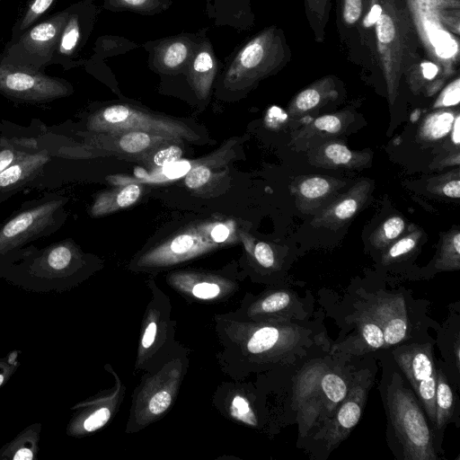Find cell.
Here are the masks:
<instances>
[{"instance_id":"obj_1","label":"cell","mask_w":460,"mask_h":460,"mask_svg":"<svg viewBox=\"0 0 460 460\" xmlns=\"http://www.w3.org/2000/svg\"><path fill=\"white\" fill-rule=\"evenodd\" d=\"M373 67L381 73L390 97L402 76L422 77L429 62L403 0H374Z\"/></svg>"},{"instance_id":"obj_2","label":"cell","mask_w":460,"mask_h":460,"mask_svg":"<svg viewBox=\"0 0 460 460\" xmlns=\"http://www.w3.org/2000/svg\"><path fill=\"white\" fill-rule=\"evenodd\" d=\"M85 256L72 239L43 248L23 246L0 255V278L26 291L61 293L76 281Z\"/></svg>"},{"instance_id":"obj_3","label":"cell","mask_w":460,"mask_h":460,"mask_svg":"<svg viewBox=\"0 0 460 460\" xmlns=\"http://www.w3.org/2000/svg\"><path fill=\"white\" fill-rule=\"evenodd\" d=\"M425 58L444 77L459 64L460 1L403 0Z\"/></svg>"},{"instance_id":"obj_4","label":"cell","mask_w":460,"mask_h":460,"mask_svg":"<svg viewBox=\"0 0 460 460\" xmlns=\"http://www.w3.org/2000/svg\"><path fill=\"white\" fill-rule=\"evenodd\" d=\"M387 387L390 424L402 451L404 460H437L434 432L412 389L398 373Z\"/></svg>"},{"instance_id":"obj_5","label":"cell","mask_w":460,"mask_h":460,"mask_svg":"<svg viewBox=\"0 0 460 460\" xmlns=\"http://www.w3.org/2000/svg\"><path fill=\"white\" fill-rule=\"evenodd\" d=\"M350 382L344 374L316 364L306 367L294 387V402L300 417V432L305 434L315 425L317 432L332 417L345 398Z\"/></svg>"},{"instance_id":"obj_6","label":"cell","mask_w":460,"mask_h":460,"mask_svg":"<svg viewBox=\"0 0 460 460\" xmlns=\"http://www.w3.org/2000/svg\"><path fill=\"white\" fill-rule=\"evenodd\" d=\"M291 59V50L283 31L272 25L249 40L237 53L224 77L232 91L251 88L260 80L283 68Z\"/></svg>"},{"instance_id":"obj_7","label":"cell","mask_w":460,"mask_h":460,"mask_svg":"<svg viewBox=\"0 0 460 460\" xmlns=\"http://www.w3.org/2000/svg\"><path fill=\"white\" fill-rule=\"evenodd\" d=\"M68 198L49 192L27 200L0 224V255L53 234L66 220Z\"/></svg>"},{"instance_id":"obj_8","label":"cell","mask_w":460,"mask_h":460,"mask_svg":"<svg viewBox=\"0 0 460 460\" xmlns=\"http://www.w3.org/2000/svg\"><path fill=\"white\" fill-rule=\"evenodd\" d=\"M85 132L114 134L144 131L171 137L183 142L197 143L200 137L186 123L172 118L153 114L128 104H112L87 116Z\"/></svg>"},{"instance_id":"obj_9","label":"cell","mask_w":460,"mask_h":460,"mask_svg":"<svg viewBox=\"0 0 460 460\" xmlns=\"http://www.w3.org/2000/svg\"><path fill=\"white\" fill-rule=\"evenodd\" d=\"M234 219H207L172 235L146 254L150 262H171L217 248L236 239Z\"/></svg>"},{"instance_id":"obj_10","label":"cell","mask_w":460,"mask_h":460,"mask_svg":"<svg viewBox=\"0 0 460 460\" xmlns=\"http://www.w3.org/2000/svg\"><path fill=\"white\" fill-rule=\"evenodd\" d=\"M73 93L65 79L9 63L0 52V94L19 103L43 104Z\"/></svg>"},{"instance_id":"obj_11","label":"cell","mask_w":460,"mask_h":460,"mask_svg":"<svg viewBox=\"0 0 460 460\" xmlns=\"http://www.w3.org/2000/svg\"><path fill=\"white\" fill-rule=\"evenodd\" d=\"M68 13L67 10L58 12L40 22L34 23L15 40L9 41L1 52L3 59L42 71L51 64Z\"/></svg>"},{"instance_id":"obj_12","label":"cell","mask_w":460,"mask_h":460,"mask_svg":"<svg viewBox=\"0 0 460 460\" xmlns=\"http://www.w3.org/2000/svg\"><path fill=\"white\" fill-rule=\"evenodd\" d=\"M393 354L400 369L411 384L433 429L436 420L437 367L432 344L429 342L399 344L393 350Z\"/></svg>"},{"instance_id":"obj_13","label":"cell","mask_w":460,"mask_h":460,"mask_svg":"<svg viewBox=\"0 0 460 460\" xmlns=\"http://www.w3.org/2000/svg\"><path fill=\"white\" fill-rule=\"evenodd\" d=\"M369 379L357 375L350 382L349 391L332 417L317 432L328 451H332L348 438L360 420L367 397Z\"/></svg>"},{"instance_id":"obj_14","label":"cell","mask_w":460,"mask_h":460,"mask_svg":"<svg viewBox=\"0 0 460 460\" xmlns=\"http://www.w3.org/2000/svg\"><path fill=\"white\" fill-rule=\"evenodd\" d=\"M84 142L111 155H124L128 159H137L152 149L167 143L183 142L181 140L144 131H127L114 134L78 133Z\"/></svg>"},{"instance_id":"obj_15","label":"cell","mask_w":460,"mask_h":460,"mask_svg":"<svg viewBox=\"0 0 460 460\" xmlns=\"http://www.w3.org/2000/svg\"><path fill=\"white\" fill-rule=\"evenodd\" d=\"M45 128L38 119H33L29 127L1 120L0 172L20 158L40 150V137Z\"/></svg>"},{"instance_id":"obj_16","label":"cell","mask_w":460,"mask_h":460,"mask_svg":"<svg viewBox=\"0 0 460 460\" xmlns=\"http://www.w3.org/2000/svg\"><path fill=\"white\" fill-rule=\"evenodd\" d=\"M380 324L385 348L397 346L407 337L409 320L403 299L390 294L376 295L365 308Z\"/></svg>"},{"instance_id":"obj_17","label":"cell","mask_w":460,"mask_h":460,"mask_svg":"<svg viewBox=\"0 0 460 460\" xmlns=\"http://www.w3.org/2000/svg\"><path fill=\"white\" fill-rule=\"evenodd\" d=\"M50 159L49 149L42 146V148L38 152L20 158L1 172L0 202L7 200L23 189L29 188Z\"/></svg>"},{"instance_id":"obj_18","label":"cell","mask_w":460,"mask_h":460,"mask_svg":"<svg viewBox=\"0 0 460 460\" xmlns=\"http://www.w3.org/2000/svg\"><path fill=\"white\" fill-rule=\"evenodd\" d=\"M236 141V138L229 139L213 154L194 161L184 177L186 187L197 193L215 189L219 180L226 176V160Z\"/></svg>"},{"instance_id":"obj_19","label":"cell","mask_w":460,"mask_h":460,"mask_svg":"<svg viewBox=\"0 0 460 460\" xmlns=\"http://www.w3.org/2000/svg\"><path fill=\"white\" fill-rule=\"evenodd\" d=\"M336 28L348 58L355 62L358 52V30L373 0H334Z\"/></svg>"},{"instance_id":"obj_20","label":"cell","mask_w":460,"mask_h":460,"mask_svg":"<svg viewBox=\"0 0 460 460\" xmlns=\"http://www.w3.org/2000/svg\"><path fill=\"white\" fill-rule=\"evenodd\" d=\"M141 193L142 186L133 182L102 191L95 197L89 214L93 217H100L130 207L138 200Z\"/></svg>"},{"instance_id":"obj_21","label":"cell","mask_w":460,"mask_h":460,"mask_svg":"<svg viewBox=\"0 0 460 460\" xmlns=\"http://www.w3.org/2000/svg\"><path fill=\"white\" fill-rule=\"evenodd\" d=\"M217 62L210 46L204 44L194 56L189 69V81L199 100L208 98L215 75Z\"/></svg>"},{"instance_id":"obj_22","label":"cell","mask_w":460,"mask_h":460,"mask_svg":"<svg viewBox=\"0 0 460 460\" xmlns=\"http://www.w3.org/2000/svg\"><path fill=\"white\" fill-rule=\"evenodd\" d=\"M41 429L40 422L28 425L1 447L0 460L37 459Z\"/></svg>"},{"instance_id":"obj_23","label":"cell","mask_w":460,"mask_h":460,"mask_svg":"<svg viewBox=\"0 0 460 460\" xmlns=\"http://www.w3.org/2000/svg\"><path fill=\"white\" fill-rule=\"evenodd\" d=\"M435 408L436 420L433 431L438 432L452 420L456 409L455 394L442 368H437Z\"/></svg>"},{"instance_id":"obj_24","label":"cell","mask_w":460,"mask_h":460,"mask_svg":"<svg viewBox=\"0 0 460 460\" xmlns=\"http://www.w3.org/2000/svg\"><path fill=\"white\" fill-rule=\"evenodd\" d=\"M190 54L189 42L172 40L158 47L155 64L164 72H176L187 62Z\"/></svg>"},{"instance_id":"obj_25","label":"cell","mask_w":460,"mask_h":460,"mask_svg":"<svg viewBox=\"0 0 460 460\" xmlns=\"http://www.w3.org/2000/svg\"><path fill=\"white\" fill-rule=\"evenodd\" d=\"M305 13L314 40L323 43L332 6V0H303Z\"/></svg>"},{"instance_id":"obj_26","label":"cell","mask_w":460,"mask_h":460,"mask_svg":"<svg viewBox=\"0 0 460 460\" xmlns=\"http://www.w3.org/2000/svg\"><path fill=\"white\" fill-rule=\"evenodd\" d=\"M81 38V27L78 15L68 13V17L62 29L57 49L51 64H60L62 60L73 56Z\"/></svg>"},{"instance_id":"obj_27","label":"cell","mask_w":460,"mask_h":460,"mask_svg":"<svg viewBox=\"0 0 460 460\" xmlns=\"http://www.w3.org/2000/svg\"><path fill=\"white\" fill-rule=\"evenodd\" d=\"M357 325L358 338L360 339L363 349L374 351L385 348L383 330L366 309L359 312Z\"/></svg>"},{"instance_id":"obj_28","label":"cell","mask_w":460,"mask_h":460,"mask_svg":"<svg viewBox=\"0 0 460 460\" xmlns=\"http://www.w3.org/2000/svg\"><path fill=\"white\" fill-rule=\"evenodd\" d=\"M182 145L183 142H172L161 145L137 157L136 161L150 166L164 167L181 159L183 154Z\"/></svg>"},{"instance_id":"obj_29","label":"cell","mask_w":460,"mask_h":460,"mask_svg":"<svg viewBox=\"0 0 460 460\" xmlns=\"http://www.w3.org/2000/svg\"><path fill=\"white\" fill-rule=\"evenodd\" d=\"M296 303L292 292L279 290L264 297L259 304V310L265 314L286 313L294 311Z\"/></svg>"},{"instance_id":"obj_30","label":"cell","mask_w":460,"mask_h":460,"mask_svg":"<svg viewBox=\"0 0 460 460\" xmlns=\"http://www.w3.org/2000/svg\"><path fill=\"white\" fill-rule=\"evenodd\" d=\"M55 0H31L22 19L13 27V33L10 41L15 40L25 31L32 26L50 7Z\"/></svg>"},{"instance_id":"obj_31","label":"cell","mask_w":460,"mask_h":460,"mask_svg":"<svg viewBox=\"0 0 460 460\" xmlns=\"http://www.w3.org/2000/svg\"><path fill=\"white\" fill-rule=\"evenodd\" d=\"M454 116L448 111H440L432 114L424 124V134L431 139L445 137L452 128Z\"/></svg>"},{"instance_id":"obj_32","label":"cell","mask_w":460,"mask_h":460,"mask_svg":"<svg viewBox=\"0 0 460 460\" xmlns=\"http://www.w3.org/2000/svg\"><path fill=\"white\" fill-rule=\"evenodd\" d=\"M329 190V181L320 177L307 179L300 185V192L303 196L308 199L322 197L325 195Z\"/></svg>"},{"instance_id":"obj_33","label":"cell","mask_w":460,"mask_h":460,"mask_svg":"<svg viewBox=\"0 0 460 460\" xmlns=\"http://www.w3.org/2000/svg\"><path fill=\"white\" fill-rule=\"evenodd\" d=\"M194 164V161H177L168 165H165L162 168L160 172L155 173V180H172L176 178H180L185 176L186 173L190 170Z\"/></svg>"},{"instance_id":"obj_34","label":"cell","mask_w":460,"mask_h":460,"mask_svg":"<svg viewBox=\"0 0 460 460\" xmlns=\"http://www.w3.org/2000/svg\"><path fill=\"white\" fill-rule=\"evenodd\" d=\"M20 350H12L0 358V387L6 383L20 366Z\"/></svg>"},{"instance_id":"obj_35","label":"cell","mask_w":460,"mask_h":460,"mask_svg":"<svg viewBox=\"0 0 460 460\" xmlns=\"http://www.w3.org/2000/svg\"><path fill=\"white\" fill-rule=\"evenodd\" d=\"M459 84L460 80L459 77L457 76L443 90V92L436 101L434 107L439 108L457 105L460 102Z\"/></svg>"},{"instance_id":"obj_36","label":"cell","mask_w":460,"mask_h":460,"mask_svg":"<svg viewBox=\"0 0 460 460\" xmlns=\"http://www.w3.org/2000/svg\"><path fill=\"white\" fill-rule=\"evenodd\" d=\"M416 245V240L413 237H404L396 242L384 257L385 262H389L410 252Z\"/></svg>"},{"instance_id":"obj_37","label":"cell","mask_w":460,"mask_h":460,"mask_svg":"<svg viewBox=\"0 0 460 460\" xmlns=\"http://www.w3.org/2000/svg\"><path fill=\"white\" fill-rule=\"evenodd\" d=\"M325 155L334 164H345L352 158L349 148L341 144H331L324 150Z\"/></svg>"},{"instance_id":"obj_38","label":"cell","mask_w":460,"mask_h":460,"mask_svg":"<svg viewBox=\"0 0 460 460\" xmlns=\"http://www.w3.org/2000/svg\"><path fill=\"white\" fill-rule=\"evenodd\" d=\"M254 257L264 268H271L275 263V257L271 247L264 243L259 242L254 246Z\"/></svg>"},{"instance_id":"obj_39","label":"cell","mask_w":460,"mask_h":460,"mask_svg":"<svg viewBox=\"0 0 460 460\" xmlns=\"http://www.w3.org/2000/svg\"><path fill=\"white\" fill-rule=\"evenodd\" d=\"M404 228V222L399 217L388 218L382 226L383 238L391 241L399 236Z\"/></svg>"},{"instance_id":"obj_40","label":"cell","mask_w":460,"mask_h":460,"mask_svg":"<svg viewBox=\"0 0 460 460\" xmlns=\"http://www.w3.org/2000/svg\"><path fill=\"white\" fill-rule=\"evenodd\" d=\"M171 394L166 391H161L155 394L148 404L149 411L155 415L164 412L171 404Z\"/></svg>"},{"instance_id":"obj_41","label":"cell","mask_w":460,"mask_h":460,"mask_svg":"<svg viewBox=\"0 0 460 460\" xmlns=\"http://www.w3.org/2000/svg\"><path fill=\"white\" fill-rule=\"evenodd\" d=\"M314 126L328 133H336L341 129V122L340 119L333 115H324L316 119Z\"/></svg>"},{"instance_id":"obj_42","label":"cell","mask_w":460,"mask_h":460,"mask_svg":"<svg viewBox=\"0 0 460 460\" xmlns=\"http://www.w3.org/2000/svg\"><path fill=\"white\" fill-rule=\"evenodd\" d=\"M220 292L218 285L214 283L202 282L195 285L192 288V294L202 299H209L217 296Z\"/></svg>"},{"instance_id":"obj_43","label":"cell","mask_w":460,"mask_h":460,"mask_svg":"<svg viewBox=\"0 0 460 460\" xmlns=\"http://www.w3.org/2000/svg\"><path fill=\"white\" fill-rule=\"evenodd\" d=\"M358 206L354 199H343L335 207L334 214L340 219H348L356 213Z\"/></svg>"},{"instance_id":"obj_44","label":"cell","mask_w":460,"mask_h":460,"mask_svg":"<svg viewBox=\"0 0 460 460\" xmlns=\"http://www.w3.org/2000/svg\"><path fill=\"white\" fill-rule=\"evenodd\" d=\"M156 334V324L152 322L146 327L142 338V345L144 348H149L155 341Z\"/></svg>"},{"instance_id":"obj_45","label":"cell","mask_w":460,"mask_h":460,"mask_svg":"<svg viewBox=\"0 0 460 460\" xmlns=\"http://www.w3.org/2000/svg\"><path fill=\"white\" fill-rule=\"evenodd\" d=\"M443 192L446 196L450 198L460 197V181L458 180L451 181L447 182L444 188Z\"/></svg>"},{"instance_id":"obj_46","label":"cell","mask_w":460,"mask_h":460,"mask_svg":"<svg viewBox=\"0 0 460 460\" xmlns=\"http://www.w3.org/2000/svg\"><path fill=\"white\" fill-rule=\"evenodd\" d=\"M233 406L237 409V412L241 415H247L251 412L248 402L242 396L234 398Z\"/></svg>"},{"instance_id":"obj_47","label":"cell","mask_w":460,"mask_h":460,"mask_svg":"<svg viewBox=\"0 0 460 460\" xmlns=\"http://www.w3.org/2000/svg\"><path fill=\"white\" fill-rule=\"evenodd\" d=\"M452 139L456 145L460 142V117L456 116L453 121Z\"/></svg>"},{"instance_id":"obj_48","label":"cell","mask_w":460,"mask_h":460,"mask_svg":"<svg viewBox=\"0 0 460 460\" xmlns=\"http://www.w3.org/2000/svg\"><path fill=\"white\" fill-rule=\"evenodd\" d=\"M128 7H144L147 5L149 0H119Z\"/></svg>"},{"instance_id":"obj_49","label":"cell","mask_w":460,"mask_h":460,"mask_svg":"<svg viewBox=\"0 0 460 460\" xmlns=\"http://www.w3.org/2000/svg\"><path fill=\"white\" fill-rule=\"evenodd\" d=\"M452 246L457 253H460V234L458 233L452 239Z\"/></svg>"},{"instance_id":"obj_50","label":"cell","mask_w":460,"mask_h":460,"mask_svg":"<svg viewBox=\"0 0 460 460\" xmlns=\"http://www.w3.org/2000/svg\"><path fill=\"white\" fill-rule=\"evenodd\" d=\"M0 134H1V121H0Z\"/></svg>"}]
</instances>
